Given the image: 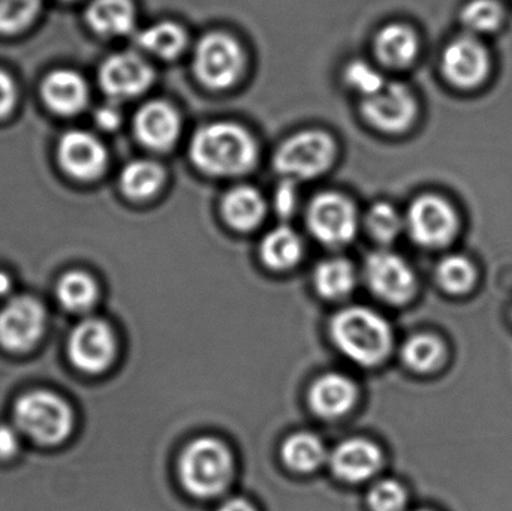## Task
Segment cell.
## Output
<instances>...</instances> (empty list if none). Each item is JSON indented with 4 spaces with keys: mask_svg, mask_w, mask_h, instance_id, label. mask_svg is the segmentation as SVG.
<instances>
[{
    "mask_svg": "<svg viewBox=\"0 0 512 511\" xmlns=\"http://www.w3.org/2000/svg\"><path fill=\"white\" fill-rule=\"evenodd\" d=\"M189 155L195 167L209 176H242L255 167L258 146L251 132L242 126L215 122L195 132Z\"/></svg>",
    "mask_w": 512,
    "mask_h": 511,
    "instance_id": "obj_1",
    "label": "cell"
},
{
    "mask_svg": "<svg viewBox=\"0 0 512 511\" xmlns=\"http://www.w3.org/2000/svg\"><path fill=\"white\" fill-rule=\"evenodd\" d=\"M331 338L352 362L375 366L390 354L393 333L387 321L372 309L352 306L334 315Z\"/></svg>",
    "mask_w": 512,
    "mask_h": 511,
    "instance_id": "obj_2",
    "label": "cell"
},
{
    "mask_svg": "<svg viewBox=\"0 0 512 511\" xmlns=\"http://www.w3.org/2000/svg\"><path fill=\"white\" fill-rule=\"evenodd\" d=\"M233 473L230 450L215 438L203 437L192 441L179 462L183 486L198 498L218 497L230 485Z\"/></svg>",
    "mask_w": 512,
    "mask_h": 511,
    "instance_id": "obj_3",
    "label": "cell"
},
{
    "mask_svg": "<svg viewBox=\"0 0 512 511\" xmlns=\"http://www.w3.org/2000/svg\"><path fill=\"white\" fill-rule=\"evenodd\" d=\"M14 420L24 435L42 446L62 443L74 428L71 407L47 390H33L18 398Z\"/></svg>",
    "mask_w": 512,
    "mask_h": 511,
    "instance_id": "obj_4",
    "label": "cell"
},
{
    "mask_svg": "<svg viewBox=\"0 0 512 511\" xmlns=\"http://www.w3.org/2000/svg\"><path fill=\"white\" fill-rule=\"evenodd\" d=\"M336 143L324 131L297 132L283 141L274 153V170L291 180L313 179L333 165Z\"/></svg>",
    "mask_w": 512,
    "mask_h": 511,
    "instance_id": "obj_5",
    "label": "cell"
},
{
    "mask_svg": "<svg viewBox=\"0 0 512 511\" xmlns=\"http://www.w3.org/2000/svg\"><path fill=\"white\" fill-rule=\"evenodd\" d=\"M242 45L228 33L212 32L200 39L194 51L195 77L212 90L234 86L245 71Z\"/></svg>",
    "mask_w": 512,
    "mask_h": 511,
    "instance_id": "obj_6",
    "label": "cell"
},
{
    "mask_svg": "<svg viewBox=\"0 0 512 511\" xmlns=\"http://www.w3.org/2000/svg\"><path fill=\"white\" fill-rule=\"evenodd\" d=\"M409 236L424 248L448 245L459 230V216L445 198L427 194L409 207L405 219Z\"/></svg>",
    "mask_w": 512,
    "mask_h": 511,
    "instance_id": "obj_7",
    "label": "cell"
},
{
    "mask_svg": "<svg viewBox=\"0 0 512 511\" xmlns=\"http://www.w3.org/2000/svg\"><path fill=\"white\" fill-rule=\"evenodd\" d=\"M307 224L313 236L324 245H346L357 233V210L343 195L322 192L310 201Z\"/></svg>",
    "mask_w": 512,
    "mask_h": 511,
    "instance_id": "obj_8",
    "label": "cell"
},
{
    "mask_svg": "<svg viewBox=\"0 0 512 511\" xmlns=\"http://www.w3.org/2000/svg\"><path fill=\"white\" fill-rule=\"evenodd\" d=\"M417 99L406 84L385 83L379 92L363 98L361 114L373 128L382 132L406 131L417 117Z\"/></svg>",
    "mask_w": 512,
    "mask_h": 511,
    "instance_id": "obj_9",
    "label": "cell"
},
{
    "mask_svg": "<svg viewBox=\"0 0 512 511\" xmlns=\"http://www.w3.org/2000/svg\"><path fill=\"white\" fill-rule=\"evenodd\" d=\"M116 336L105 321L87 318L81 321L68 339V357L72 365L86 374H99L113 363Z\"/></svg>",
    "mask_w": 512,
    "mask_h": 511,
    "instance_id": "obj_10",
    "label": "cell"
},
{
    "mask_svg": "<svg viewBox=\"0 0 512 511\" xmlns=\"http://www.w3.org/2000/svg\"><path fill=\"white\" fill-rule=\"evenodd\" d=\"M44 327V308L33 297H15L0 309V345L5 350L29 351L38 344Z\"/></svg>",
    "mask_w": 512,
    "mask_h": 511,
    "instance_id": "obj_11",
    "label": "cell"
},
{
    "mask_svg": "<svg viewBox=\"0 0 512 511\" xmlns=\"http://www.w3.org/2000/svg\"><path fill=\"white\" fill-rule=\"evenodd\" d=\"M364 273L370 290L385 302L400 305L414 296L417 285L414 270L393 252H373L367 258Z\"/></svg>",
    "mask_w": 512,
    "mask_h": 511,
    "instance_id": "obj_12",
    "label": "cell"
},
{
    "mask_svg": "<svg viewBox=\"0 0 512 511\" xmlns=\"http://www.w3.org/2000/svg\"><path fill=\"white\" fill-rule=\"evenodd\" d=\"M442 74L454 86L472 89L480 86L490 71V56L483 42L468 35L454 39L442 53Z\"/></svg>",
    "mask_w": 512,
    "mask_h": 511,
    "instance_id": "obj_13",
    "label": "cell"
},
{
    "mask_svg": "<svg viewBox=\"0 0 512 511\" xmlns=\"http://www.w3.org/2000/svg\"><path fill=\"white\" fill-rule=\"evenodd\" d=\"M155 72L140 54L117 53L102 63L99 83L114 99H131L140 96L152 86Z\"/></svg>",
    "mask_w": 512,
    "mask_h": 511,
    "instance_id": "obj_14",
    "label": "cell"
},
{
    "mask_svg": "<svg viewBox=\"0 0 512 511\" xmlns=\"http://www.w3.org/2000/svg\"><path fill=\"white\" fill-rule=\"evenodd\" d=\"M59 161L69 176L95 180L104 173L108 155L104 144L86 131H71L59 143Z\"/></svg>",
    "mask_w": 512,
    "mask_h": 511,
    "instance_id": "obj_15",
    "label": "cell"
},
{
    "mask_svg": "<svg viewBox=\"0 0 512 511\" xmlns=\"http://www.w3.org/2000/svg\"><path fill=\"white\" fill-rule=\"evenodd\" d=\"M134 132L143 146L156 152H165L179 140L182 120L173 105L152 101L143 105L135 114Z\"/></svg>",
    "mask_w": 512,
    "mask_h": 511,
    "instance_id": "obj_16",
    "label": "cell"
},
{
    "mask_svg": "<svg viewBox=\"0 0 512 511\" xmlns=\"http://www.w3.org/2000/svg\"><path fill=\"white\" fill-rule=\"evenodd\" d=\"M331 470L343 482L361 483L375 476L382 464V453L372 441H343L330 456Z\"/></svg>",
    "mask_w": 512,
    "mask_h": 511,
    "instance_id": "obj_17",
    "label": "cell"
},
{
    "mask_svg": "<svg viewBox=\"0 0 512 511\" xmlns=\"http://www.w3.org/2000/svg\"><path fill=\"white\" fill-rule=\"evenodd\" d=\"M355 401H357V386L345 375H322L310 387V407L324 419L345 416L352 410Z\"/></svg>",
    "mask_w": 512,
    "mask_h": 511,
    "instance_id": "obj_18",
    "label": "cell"
},
{
    "mask_svg": "<svg viewBox=\"0 0 512 511\" xmlns=\"http://www.w3.org/2000/svg\"><path fill=\"white\" fill-rule=\"evenodd\" d=\"M45 104L59 114H75L86 107L89 89L78 72L57 69L45 77L42 83Z\"/></svg>",
    "mask_w": 512,
    "mask_h": 511,
    "instance_id": "obj_19",
    "label": "cell"
},
{
    "mask_svg": "<svg viewBox=\"0 0 512 511\" xmlns=\"http://www.w3.org/2000/svg\"><path fill=\"white\" fill-rule=\"evenodd\" d=\"M375 53L381 63L390 68H406L418 54V38L405 24L393 23L382 27L375 38Z\"/></svg>",
    "mask_w": 512,
    "mask_h": 511,
    "instance_id": "obj_20",
    "label": "cell"
},
{
    "mask_svg": "<svg viewBox=\"0 0 512 511\" xmlns=\"http://www.w3.org/2000/svg\"><path fill=\"white\" fill-rule=\"evenodd\" d=\"M87 21L99 35L123 36L134 30L137 12L131 0H93Z\"/></svg>",
    "mask_w": 512,
    "mask_h": 511,
    "instance_id": "obj_21",
    "label": "cell"
},
{
    "mask_svg": "<svg viewBox=\"0 0 512 511\" xmlns=\"http://www.w3.org/2000/svg\"><path fill=\"white\" fill-rule=\"evenodd\" d=\"M225 221L240 231L254 230L265 216V201L261 192L252 186L230 189L222 200Z\"/></svg>",
    "mask_w": 512,
    "mask_h": 511,
    "instance_id": "obj_22",
    "label": "cell"
},
{
    "mask_svg": "<svg viewBox=\"0 0 512 511\" xmlns=\"http://www.w3.org/2000/svg\"><path fill=\"white\" fill-rule=\"evenodd\" d=\"M165 182V171L158 162L137 159L129 162L120 174V188L135 201L149 200L158 194Z\"/></svg>",
    "mask_w": 512,
    "mask_h": 511,
    "instance_id": "obj_23",
    "label": "cell"
},
{
    "mask_svg": "<svg viewBox=\"0 0 512 511\" xmlns=\"http://www.w3.org/2000/svg\"><path fill=\"white\" fill-rule=\"evenodd\" d=\"M137 44L159 59L173 60L185 51L188 35L180 24L159 21L138 33Z\"/></svg>",
    "mask_w": 512,
    "mask_h": 511,
    "instance_id": "obj_24",
    "label": "cell"
},
{
    "mask_svg": "<svg viewBox=\"0 0 512 511\" xmlns=\"http://www.w3.org/2000/svg\"><path fill=\"white\" fill-rule=\"evenodd\" d=\"M316 291L325 299L339 300L349 296L357 284L354 266L343 258L322 261L313 275Z\"/></svg>",
    "mask_w": 512,
    "mask_h": 511,
    "instance_id": "obj_25",
    "label": "cell"
},
{
    "mask_svg": "<svg viewBox=\"0 0 512 511\" xmlns=\"http://www.w3.org/2000/svg\"><path fill=\"white\" fill-rule=\"evenodd\" d=\"M283 462L298 473H312L324 464L327 450L316 435L298 432L283 443Z\"/></svg>",
    "mask_w": 512,
    "mask_h": 511,
    "instance_id": "obj_26",
    "label": "cell"
},
{
    "mask_svg": "<svg viewBox=\"0 0 512 511\" xmlns=\"http://www.w3.org/2000/svg\"><path fill=\"white\" fill-rule=\"evenodd\" d=\"M303 243L294 230L277 227L261 243V257L271 269H289L300 261Z\"/></svg>",
    "mask_w": 512,
    "mask_h": 511,
    "instance_id": "obj_27",
    "label": "cell"
},
{
    "mask_svg": "<svg viewBox=\"0 0 512 511\" xmlns=\"http://www.w3.org/2000/svg\"><path fill=\"white\" fill-rule=\"evenodd\" d=\"M56 294L66 311L80 314L95 306L99 290L95 279L87 273L68 272L57 282Z\"/></svg>",
    "mask_w": 512,
    "mask_h": 511,
    "instance_id": "obj_28",
    "label": "cell"
},
{
    "mask_svg": "<svg viewBox=\"0 0 512 511\" xmlns=\"http://www.w3.org/2000/svg\"><path fill=\"white\" fill-rule=\"evenodd\" d=\"M402 357L412 371L426 374L435 371L444 362L445 347L436 336H412L403 345Z\"/></svg>",
    "mask_w": 512,
    "mask_h": 511,
    "instance_id": "obj_29",
    "label": "cell"
},
{
    "mask_svg": "<svg viewBox=\"0 0 512 511\" xmlns=\"http://www.w3.org/2000/svg\"><path fill=\"white\" fill-rule=\"evenodd\" d=\"M460 17L469 35H487L501 27L504 8L496 0H471L462 9Z\"/></svg>",
    "mask_w": 512,
    "mask_h": 511,
    "instance_id": "obj_30",
    "label": "cell"
},
{
    "mask_svg": "<svg viewBox=\"0 0 512 511\" xmlns=\"http://www.w3.org/2000/svg\"><path fill=\"white\" fill-rule=\"evenodd\" d=\"M439 285L451 294L468 293L477 281L474 264L462 255H448L436 269Z\"/></svg>",
    "mask_w": 512,
    "mask_h": 511,
    "instance_id": "obj_31",
    "label": "cell"
},
{
    "mask_svg": "<svg viewBox=\"0 0 512 511\" xmlns=\"http://www.w3.org/2000/svg\"><path fill=\"white\" fill-rule=\"evenodd\" d=\"M366 224L378 242L390 243L399 236L405 221L391 204L376 203L367 213Z\"/></svg>",
    "mask_w": 512,
    "mask_h": 511,
    "instance_id": "obj_32",
    "label": "cell"
},
{
    "mask_svg": "<svg viewBox=\"0 0 512 511\" xmlns=\"http://www.w3.org/2000/svg\"><path fill=\"white\" fill-rule=\"evenodd\" d=\"M41 0H0V33L26 29L39 11Z\"/></svg>",
    "mask_w": 512,
    "mask_h": 511,
    "instance_id": "obj_33",
    "label": "cell"
},
{
    "mask_svg": "<svg viewBox=\"0 0 512 511\" xmlns=\"http://www.w3.org/2000/svg\"><path fill=\"white\" fill-rule=\"evenodd\" d=\"M343 77H345V83L352 90L360 93L363 98L379 92L387 83L378 69L363 60H354L349 63L343 72Z\"/></svg>",
    "mask_w": 512,
    "mask_h": 511,
    "instance_id": "obj_34",
    "label": "cell"
},
{
    "mask_svg": "<svg viewBox=\"0 0 512 511\" xmlns=\"http://www.w3.org/2000/svg\"><path fill=\"white\" fill-rule=\"evenodd\" d=\"M372 511H403L406 507V491L396 480H381L369 492Z\"/></svg>",
    "mask_w": 512,
    "mask_h": 511,
    "instance_id": "obj_35",
    "label": "cell"
},
{
    "mask_svg": "<svg viewBox=\"0 0 512 511\" xmlns=\"http://www.w3.org/2000/svg\"><path fill=\"white\" fill-rule=\"evenodd\" d=\"M297 203L298 192L295 188V180L283 179L274 194V209L283 218H288L297 209Z\"/></svg>",
    "mask_w": 512,
    "mask_h": 511,
    "instance_id": "obj_36",
    "label": "cell"
},
{
    "mask_svg": "<svg viewBox=\"0 0 512 511\" xmlns=\"http://www.w3.org/2000/svg\"><path fill=\"white\" fill-rule=\"evenodd\" d=\"M17 87L8 72L0 69V117L8 116L17 102Z\"/></svg>",
    "mask_w": 512,
    "mask_h": 511,
    "instance_id": "obj_37",
    "label": "cell"
},
{
    "mask_svg": "<svg viewBox=\"0 0 512 511\" xmlns=\"http://www.w3.org/2000/svg\"><path fill=\"white\" fill-rule=\"evenodd\" d=\"M18 452V435L11 426L0 425V459H9Z\"/></svg>",
    "mask_w": 512,
    "mask_h": 511,
    "instance_id": "obj_38",
    "label": "cell"
},
{
    "mask_svg": "<svg viewBox=\"0 0 512 511\" xmlns=\"http://www.w3.org/2000/svg\"><path fill=\"white\" fill-rule=\"evenodd\" d=\"M120 113L117 108L111 107V105H107V107L99 108L96 111L95 120L98 123L99 128L108 129V131H113L119 126L120 123Z\"/></svg>",
    "mask_w": 512,
    "mask_h": 511,
    "instance_id": "obj_39",
    "label": "cell"
},
{
    "mask_svg": "<svg viewBox=\"0 0 512 511\" xmlns=\"http://www.w3.org/2000/svg\"><path fill=\"white\" fill-rule=\"evenodd\" d=\"M218 511H256V509L249 501L242 500V498H233V500H228L227 503L222 504Z\"/></svg>",
    "mask_w": 512,
    "mask_h": 511,
    "instance_id": "obj_40",
    "label": "cell"
},
{
    "mask_svg": "<svg viewBox=\"0 0 512 511\" xmlns=\"http://www.w3.org/2000/svg\"><path fill=\"white\" fill-rule=\"evenodd\" d=\"M11 278L5 272H0V296H5L11 291Z\"/></svg>",
    "mask_w": 512,
    "mask_h": 511,
    "instance_id": "obj_41",
    "label": "cell"
},
{
    "mask_svg": "<svg viewBox=\"0 0 512 511\" xmlns=\"http://www.w3.org/2000/svg\"><path fill=\"white\" fill-rule=\"evenodd\" d=\"M418 511H427V510H418Z\"/></svg>",
    "mask_w": 512,
    "mask_h": 511,
    "instance_id": "obj_42",
    "label": "cell"
}]
</instances>
